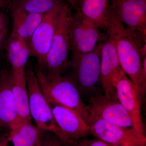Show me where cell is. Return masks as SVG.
I'll return each instance as SVG.
<instances>
[{
    "label": "cell",
    "instance_id": "6da1fadb",
    "mask_svg": "<svg viewBox=\"0 0 146 146\" xmlns=\"http://www.w3.org/2000/svg\"><path fill=\"white\" fill-rule=\"evenodd\" d=\"M106 34L114 44L121 69L139 90L142 98L146 89V79L142 72L141 48L146 40L129 31L110 8Z\"/></svg>",
    "mask_w": 146,
    "mask_h": 146
},
{
    "label": "cell",
    "instance_id": "7a4b0ae2",
    "mask_svg": "<svg viewBox=\"0 0 146 146\" xmlns=\"http://www.w3.org/2000/svg\"><path fill=\"white\" fill-rule=\"evenodd\" d=\"M40 88L50 104L70 109L88 124L90 113L72 79L63 76L48 78L40 68L36 73Z\"/></svg>",
    "mask_w": 146,
    "mask_h": 146
},
{
    "label": "cell",
    "instance_id": "3957f363",
    "mask_svg": "<svg viewBox=\"0 0 146 146\" xmlns=\"http://www.w3.org/2000/svg\"><path fill=\"white\" fill-rule=\"evenodd\" d=\"M72 14L68 4L64 5L58 17L54 35L42 70L48 78L62 76L68 65L70 50V25Z\"/></svg>",
    "mask_w": 146,
    "mask_h": 146
},
{
    "label": "cell",
    "instance_id": "277c9868",
    "mask_svg": "<svg viewBox=\"0 0 146 146\" xmlns=\"http://www.w3.org/2000/svg\"><path fill=\"white\" fill-rule=\"evenodd\" d=\"M25 68L29 108L31 119L41 130L54 133L66 145L65 137L55 120L52 110L40 88L36 75L30 65Z\"/></svg>",
    "mask_w": 146,
    "mask_h": 146
},
{
    "label": "cell",
    "instance_id": "5b68a950",
    "mask_svg": "<svg viewBox=\"0 0 146 146\" xmlns=\"http://www.w3.org/2000/svg\"><path fill=\"white\" fill-rule=\"evenodd\" d=\"M88 125L96 139L110 146H146L145 134L132 128L119 126L90 114Z\"/></svg>",
    "mask_w": 146,
    "mask_h": 146
},
{
    "label": "cell",
    "instance_id": "8992f818",
    "mask_svg": "<svg viewBox=\"0 0 146 146\" xmlns=\"http://www.w3.org/2000/svg\"><path fill=\"white\" fill-rule=\"evenodd\" d=\"M103 43L76 60H72L74 82L80 92L90 93L96 89L100 76L101 57Z\"/></svg>",
    "mask_w": 146,
    "mask_h": 146
},
{
    "label": "cell",
    "instance_id": "52a82bcc",
    "mask_svg": "<svg viewBox=\"0 0 146 146\" xmlns=\"http://www.w3.org/2000/svg\"><path fill=\"white\" fill-rule=\"evenodd\" d=\"M113 84L118 100L129 115L133 129L144 134L141 112L143 98L139 90L121 69L114 77Z\"/></svg>",
    "mask_w": 146,
    "mask_h": 146
},
{
    "label": "cell",
    "instance_id": "ba28073f",
    "mask_svg": "<svg viewBox=\"0 0 146 146\" xmlns=\"http://www.w3.org/2000/svg\"><path fill=\"white\" fill-rule=\"evenodd\" d=\"M65 3L45 13L42 21L28 41L32 56L36 58L39 68H44L46 57L49 50L58 17Z\"/></svg>",
    "mask_w": 146,
    "mask_h": 146
},
{
    "label": "cell",
    "instance_id": "9c48e42d",
    "mask_svg": "<svg viewBox=\"0 0 146 146\" xmlns=\"http://www.w3.org/2000/svg\"><path fill=\"white\" fill-rule=\"evenodd\" d=\"M110 10L129 31L146 40V2L143 0H117Z\"/></svg>",
    "mask_w": 146,
    "mask_h": 146
},
{
    "label": "cell",
    "instance_id": "30bf717a",
    "mask_svg": "<svg viewBox=\"0 0 146 146\" xmlns=\"http://www.w3.org/2000/svg\"><path fill=\"white\" fill-rule=\"evenodd\" d=\"M87 106L89 113L97 117L119 126L133 129L129 115L118 99L97 95L91 98Z\"/></svg>",
    "mask_w": 146,
    "mask_h": 146
},
{
    "label": "cell",
    "instance_id": "8fae6325",
    "mask_svg": "<svg viewBox=\"0 0 146 146\" xmlns=\"http://www.w3.org/2000/svg\"><path fill=\"white\" fill-rule=\"evenodd\" d=\"M50 105L55 120L68 145H72L74 142L90 133L88 125L75 112L64 106Z\"/></svg>",
    "mask_w": 146,
    "mask_h": 146
},
{
    "label": "cell",
    "instance_id": "7c38bea8",
    "mask_svg": "<svg viewBox=\"0 0 146 146\" xmlns=\"http://www.w3.org/2000/svg\"><path fill=\"white\" fill-rule=\"evenodd\" d=\"M121 69L119 62L112 41L108 38L104 42L101 57L100 82L104 96L111 99H117L114 84V77Z\"/></svg>",
    "mask_w": 146,
    "mask_h": 146
},
{
    "label": "cell",
    "instance_id": "4fadbf2b",
    "mask_svg": "<svg viewBox=\"0 0 146 146\" xmlns=\"http://www.w3.org/2000/svg\"><path fill=\"white\" fill-rule=\"evenodd\" d=\"M9 74V70L3 69L0 74V132L20 123Z\"/></svg>",
    "mask_w": 146,
    "mask_h": 146
},
{
    "label": "cell",
    "instance_id": "5bb4252c",
    "mask_svg": "<svg viewBox=\"0 0 146 146\" xmlns=\"http://www.w3.org/2000/svg\"><path fill=\"white\" fill-rule=\"evenodd\" d=\"M9 70V80L17 110L20 123L31 121L29 108L28 91L25 72Z\"/></svg>",
    "mask_w": 146,
    "mask_h": 146
},
{
    "label": "cell",
    "instance_id": "9a60e30c",
    "mask_svg": "<svg viewBox=\"0 0 146 146\" xmlns=\"http://www.w3.org/2000/svg\"><path fill=\"white\" fill-rule=\"evenodd\" d=\"M4 48L11 70L25 71L29 58L32 56L28 41L11 33L6 40Z\"/></svg>",
    "mask_w": 146,
    "mask_h": 146
},
{
    "label": "cell",
    "instance_id": "2e32d148",
    "mask_svg": "<svg viewBox=\"0 0 146 146\" xmlns=\"http://www.w3.org/2000/svg\"><path fill=\"white\" fill-rule=\"evenodd\" d=\"M13 28L11 33L28 41L42 21L44 14L27 13L10 6Z\"/></svg>",
    "mask_w": 146,
    "mask_h": 146
},
{
    "label": "cell",
    "instance_id": "e0dca14e",
    "mask_svg": "<svg viewBox=\"0 0 146 146\" xmlns=\"http://www.w3.org/2000/svg\"><path fill=\"white\" fill-rule=\"evenodd\" d=\"M42 131L31 121L25 122L12 128L3 138L11 146H39Z\"/></svg>",
    "mask_w": 146,
    "mask_h": 146
},
{
    "label": "cell",
    "instance_id": "ac0fdd59",
    "mask_svg": "<svg viewBox=\"0 0 146 146\" xmlns=\"http://www.w3.org/2000/svg\"><path fill=\"white\" fill-rule=\"evenodd\" d=\"M78 4L77 10L106 31L110 11L108 0H78Z\"/></svg>",
    "mask_w": 146,
    "mask_h": 146
},
{
    "label": "cell",
    "instance_id": "d6986e66",
    "mask_svg": "<svg viewBox=\"0 0 146 146\" xmlns=\"http://www.w3.org/2000/svg\"><path fill=\"white\" fill-rule=\"evenodd\" d=\"M108 38L107 34L102 32L99 27L94 23L84 37L72 51V60H76L91 52L95 49L99 42L105 41Z\"/></svg>",
    "mask_w": 146,
    "mask_h": 146
},
{
    "label": "cell",
    "instance_id": "ffe728a7",
    "mask_svg": "<svg viewBox=\"0 0 146 146\" xmlns=\"http://www.w3.org/2000/svg\"><path fill=\"white\" fill-rule=\"evenodd\" d=\"M65 0H10L9 4L27 13L45 14L58 6L65 3Z\"/></svg>",
    "mask_w": 146,
    "mask_h": 146
},
{
    "label": "cell",
    "instance_id": "44dd1931",
    "mask_svg": "<svg viewBox=\"0 0 146 146\" xmlns=\"http://www.w3.org/2000/svg\"><path fill=\"white\" fill-rule=\"evenodd\" d=\"M39 146H66V145L54 133L43 130Z\"/></svg>",
    "mask_w": 146,
    "mask_h": 146
},
{
    "label": "cell",
    "instance_id": "7402d4cb",
    "mask_svg": "<svg viewBox=\"0 0 146 146\" xmlns=\"http://www.w3.org/2000/svg\"><path fill=\"white\" fill-rule=\"evenodd\" d=\"M73 146H110L97 139H90L84 137L74 142Z\"/></svg>",
    "mask_w": 146,
    "mask_h": 146
},
{
    "label": "cell",
    "instance_id": "603a6c76",
    "mask_svg": "<svg viewBox=\"0 0 146 146\" xmlns=\"http://www.w3.org/2000/svg\"><path fill=\"white\" fill-rule=\"evenodd\" d=\"M8 24V19L5 14L0 11V33L7 29Z\"/></svg>",
    "mask_w": 146,
    "mask_h": 146
},
{
    "label": "cell",
    "instance_id": "cb8c5ba5",
    "mask_svg": "<svg viewBox=\"0 0 146 146\" xmlns=\"http://www.w3.org/2000/svg\"><path fill=\"white\" fill-rule=\"evenodd\" d=\"M7 29L0 33V55L3 49L4 48L6 40L7 39Z\"/></svg>",
    "mask_w": 146,
    "mask_h": 146
},
{
    "label": "cell",
    "instance_id": "d4e9b609",
    "mask_svg": "<svg viewBox=\"0 0 146 146\" xmlns=\"http://www.w3.org/2000/svg\"><path fill=\"white\" fill-rule=\"evenodd\" d=\"M67 1L72 7L75 8L76 9H78V0H67Z\"/></svg>",
    "mask_w": 146,
    "mask_h": 146
},
{
    "label": "cell",
    "instance_id": "484cf974",
    "mask_svg": "<svg viewBox=\"0 0 146 146\" xmlns=\"http://www.w3.org/2000/svg\"><path fill=\"white\" fill-rule=\"evenodd\" d=\"M10 1V0H0V8L8 5Z\"/></svg>",
    "mask_w": 146,
    "mask_h": 146
},
{
    "label": "cell",
    "instance_id": "4316f807",
    "mask_svg": "<svg viewBox=\"0 0 146 146\" xmlns=\"http://www.w3.org/2000/svg\"><path fill=\"white\" fill-rule=\"evenodd\" d=\"M0 146H7L6 144L5 141H4L3 138H1V140H0Z\"/></svg>",
    "mask_w": 146,
    "mask_h": 146
},
{
    "label": "cell",
    "instance_id": "83f0119b",
    "mask_svg": "<svg viewBox=\"0 0 146 146\" xmlns=\"http://www.w3.org/2000/svg\"><path fill=\"white\" fill-rule=\"evenodd\" d=\"M109 1L110 2H112L115 1H117V0H109Z\"/></svg>",
    "mask_w": 146,
    "mask_h": 146
},
{
    "label": "cell",
    "instance_id": "f1b7e54d",
    "mask_svg": "<svg viewBox=\"0 0 146 146\" xmlns=\"http://www.w3.org/2000/svg\"><path fill=\"white\" fill-rule=\"evenodd\" d=\"M1 70H0V74H1Z\"/></svg>",
    "mask_w": 146,
    "mask_h": 146
},
{
    "label": "cell",
    "instance_id": "f546056e",
    "mask_svg": "<svg viewBox=\"0 0 146 146\" xmlns=\"http://www.w3.org/2000/svg\"><path fill=\"white\" fill-rule=\"evenodd\" d=\"M143 1H144L145 2H146V0H143Z\"/></svg>",
    "mask_w": 146,
    "mask_h": 146
}]
</instances>
